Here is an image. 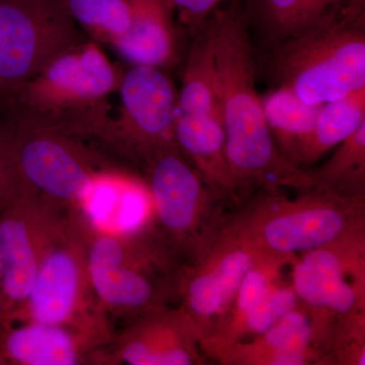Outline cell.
Here are the masks:
<instances>
[{
  "label": "cell",
  "instance_id": "obj_15",
  "mask_svg": "<svg viewBox=\"0 0 365 365\" xmlns=\"http://www.w3.org/2000/svg\"><path fill=\"white\" fill-rule=\"evenodd\" d=\"M208 359L181 307L165 306L129 319L103 349L102 364L200 365Z\"/></svg>",
  "mask_w": 365,
  "mask_h": 365
},
{
  "label": "cell",
  "instance_id": "obj_27",
  "mask_svg": "<svg viewBox=\"0 0 365 365\" xmlns=\"http://www.w3.org/2000/svg\"><path fill=\"white\" fill-rule=\"evenodd\" d=\"M18 185L11 135L0 130V204L13 193Z\"/></svg>",
  "mask_w": 365,
  "mask_h": 365
},
{
  "label": "cell",
  "instance_id": "obj_12",
  "mask_svg": "<svg viewBox=\"0 0 365 365\" xmlns=\"http://www.w3.org/2000/svg\"><path fill=\"white\" fill-rule=\"evenodd\" d=\"M290 284L299 302L337 318L365 313V227L292 262Z\"/></svg>",
  "mask_w": 365,
  "mask_h": 365
},
{
  "label": "cell",
  "instance_id": "obj_10",
  "mask_svg": "<svg viewBox=\"0 0 365 365\" xmlns=\"http://www.w3.org/2000/svg\"><path fill=\"white\" fill-rule=\"evenodd\" d=\"M85 40L62 0H0V93L11 97Z\"/></svg>",
  "mask_w": 365,
  "mask_h": 365
},
{
  "label": "cell",
  "instance_id": "obj_21",
  "mask_svg": "<svg viewBox=\"0 0 365 365\" xmlns=\"http://www.w3.org/2000/svg\"><path fill=\"white\" fill-rule=\"evenodd\" d=\"M365 125V88L322 104L302 165L309 169Z\"/></svg>",
  "mask_w": 365,
  "mask_h": 365
},
{
  "label": "cell",
  "instance_id": "obj_23",
  "mask_svg": "<svg viewBox=\"0 0 365 365\" xmlns=\"http://www.w3.org/2000/svg\"><path fill=\"white\" fill-rule=\"evenodd\" d=\"M76 25L96 42L113 45L130 25L129 0H62Z\"/></svg>",
  "mask_w": 365,
  "mask_h": 365
},
{
  "label": "cell",
  "instance_id": "obj_9",
  "mask_svg": "<svg viewBox=\"0 0 365 365\" xmlns=\"http://www.w3.org/2000/svg\"><path fill=\"white\" fill-rule=\"evenodd\" d=\"M9 125L19 182L46 198L76 209L96 175L109 168L78 137L19 115Z\"/></svg>",
  "mask_w": 365,
  "mask_h": 365
},
{
  "label": "cell",
  "instance_id": "obj_2",
  "mask_svg": "<svg viewBox=\"0 0 365 365\" xmlns=\"http://www.w3.org/2000/svg\"><path fill=\"white\" fill-rule=\"evenodd\" d=\"M365 200L325 190L261 192L239 204L223 230L262 253L294 258L365 227Z\"/></svg>",
  "mask_w": 365,
  "mask_h": 365
},
{
  "label": "cell",
  "instance_id": "obj_11",
  "mask_svg": "<svg viewBox=\"0 0 365 365\" xmlns=\"http://www.w3.org/2000/svg\"><path fill=\"white\" fill-rule=\"evenodd\" d=\"M117 93V116H107L102 140L143 167L160 151L177 146L178 91L163 69L132 66L122 73Z\"/></svg>",
  "mask_w": 365,
  "mask_h": 365
},
{
  "label": "cell",
  "instance_id": "obj_8",
  "mask_svg": "<svg viewBox=\"0 0 365 365\" xmlns=\"http://www.w3.org/2000/svg\"><path fill=\"white\" fill-rule=\"evenodd\" d=\"M74 210L20 182L0 204V297L6 321L25 304L43 257L66 232Z\"/></svg>",
  "mask_w": 365,
  "mask_h": 365
},
{
  "label": "cell",
  "instance_id": "obj_4",
  "mask_svg": "<svg viewBox=\"0 0 365 365\" xmlns=\"http://www.w3.org/2000/svg\"><path fill=\"white\" fill-rule=\"evenodd\" d=\"M91 287L111 318L131 319L179 297L186 263L153 225L126 235L91 234Z\"/></svg>",
  "mask_w": 365,
  "mask_h": 365
},
{
  "label": "cell",
  "instance_id": "obj_25",
  "mask_svg": "<svg viewBox=\"0 0 365 365\" xmlns=\"http://www.w3.org/2000/svg\"><path fill=\"white\" fill-rule=\"evenodd\" d=\"M330 364H365V313L337 318Z\"/></svg>",
  "mask_w": 365,
  "mask_h": 365
},
{
  "label": "cell",
  "instance_id": "obj_7",
  "mask_svg": "<svg viewBox=\"0 0 365 365\" xmlns=\"http://www.w3.org/2000/svg\"><path fill=\"white\" fill-rule=\"evenodd\" d=\"M143 168L153 207L151 225L186 265L195 263L225 227V201L178 145L160 151Z\"/></svg>",
  "mask_w": 365,
  "mask_h": 365
},
{
  "label": "cell",
  "instance_id": "obj_14",
  "mask_svg": "<svg viewBox=\"0 0 365 365\" xmlns=\"http://www.w3.org/2000/svg\"><path fill=\"white\" fill-rule=\"evenodd\" d=\"M337 317L302 304L269 330L235 343L215 357L225 365L330 364Z\"/></svg>",
  "mask_w": 365,
  "mask_h": 365
},
{
  "label": "cell",
  "instance_id": "obj_26",
  "mask_svg": "<svg viewBox=\"0 0 365 365\" xmlns=\"http://www.w3.org/2000/svg\"><path fill=\"white\" fill-rule=\"evenodd\" d=\"M227 1L247 2L248 0H170V4L182 25L194 36L220 4Z\"/></svg>",
  "mask_w": 365,
  "mask_h": 365
},
{
  "label": "cell",
  "instance_id": "obj_5",
  "mask_svg": "<svg viewBox=\"0 0 365 365\" xmlns=\"http://www.w3.org/2000/svg\"><path fill=\"white\" fill-rule=\"evenodd\" d=\"M277 86L322 105L365 88V9L336 14L271 47Z\"/></svg>",
  "mask_w": 365,
  "mask_h": 365
},
{
  "label": "cell",
  "instance_id": "obj_13",
  "mask_svg": "<svg viewBox=\"0 0 365 365\" xmlns=\"http://www.w3.org/2000/svg\"><path fill=\"white\" fill-rule=\"evenodd\" d=\"M261 254L222 228L208 251L186 265L180 280V307L193 322L200 340L227 314L245 275Z\"/></svg>",
  "mask_w": 365,
  "mask_h": 365
},
{
  "label": "cell",
  "instance_id": "obj_6",
  "mask_svg": "<svg viewBox=\"0 0 365 365\" xmlns=\"http://www.w3.org/2000/svg\"><path fill=\"white\" fill-rule=\"evenodd\" d=\"M91 232L74 210L66 232L46 252L25 304L9 322L69 327L111 343V319L101 306L88 274Z\"/></svg>",
  "mask_w": 365,
  "mask_h": 365
},
{
  "label": "cell",
  "instance_id": "obj_24",
  "mask_svg": "<svg viewBox=\"0 0 365 365\" xmlns=\"http://www.w3.org/2000/svg\"><path fill=\"white\" fill-rule=\"evenodd\" d=\"M299 302V297L290 283L287 284L280 280L274 283L267 294L252 307L251 311L242 319L230 346L265 333Z\"/></svg>",
  "mask_w": 365,
  "mask_h": 365
},
{
  "label": "cell",
  "instance_id": "obj_3",
  "mask_svg": "<svg viewBox=\"0 0 365 365\" xmlns=\"http://www.w3.org/2000/svg\"><path fill=\"white\" fill-rule=\"evenodd\" d=\"M122 73L98 42L83 41L11 96L16 115L78 138H101L110 111L108 100L119 88Z\"/></svg>",
  "mask_w": 365,
  "mask_h": 365
},
{
  "label": "cell",
  "instance_id": "obj_17",
  "mask_svg": "<svg viewBox=\"0 0 365 365\" xmlns=\"http://www.w3.org/2000/svg\"><path fill=\"white\" fill-rule=\"evenodd\" d=\"M76 210L91 234H130L153 222L145 181L112 167L96 175Z\"/></svg>",
  "mask_w": 365,
  "mask_h": 365
},
{
  "label": "cell",
  "instance_id": "obj_18",
  "mask_svg": "<svg viewBox=\"0 0 365 365\" xmlns=\"http://www.w3.org/2000/svg\"><path fill=\"white\" fill-rule=\"evenodd\" d=\"M130 25L112 47L131 66L163 67L177 59L178 36L170 0H129Z\"/></svg>",
  "mask_w": 365,
  "mask_h": 365
},
{
  "label": "cell",
  "instance_id": "obj_19",
  "mask_svg": "<svg viewBox=\"0 0 365 365\" xmlns=\"http://www.w3.org/2000/svg\"><path fill=\"white\" fill-rule=\"evenodd\" d=\"M365 9V0H248L250 25L270 47L334 14Z\"/></svg>",
  "mask_w": 365,
  "mask_h": 365
},
{
  "label": "cell",
  "instance_id": "obj_20",
  "mask_svg": "<svg viewBox=\"0 0 365 365\" xmlns=\"http://www.w3.org/2000/svg\"><path fill=\"white\" fill-rule=\"evenodd\" d=\"M269 130L281 155L302 168V157L322 105H312L282 86H276L261 96Z\"/></svg>",
  "mask_w": 365,
  "mask_h": 365
},
{
  "label": "cell",
  "instance_id": "obj_28",
  "mask_svg": "<svg viewBox=\"0 0 365 365\" xmlns=\"http://www.w3.org/2000/svg\"><path fill=\"white\" fill-rule=\"evenodd\" d=\"M1 272H2V263H1V258H0V277H1ZM4 322H6V314H4V304H2L1 297H0V325H1L2 323H4Z\"/></svg>",
  "mask_w": 365,
  "mask_h": 365
},
{
  "label": "cell",
  "instance_id": "obj_22",
  "mask_svg": "<svg viewBox=\"0 0 365 365\" xmlns=\"http://www.w3.org/2000/svg\"><path fill=\"white\" fill-rule=\"evenodd\" d=\"M337 148L323 165L307 169L312 185L336 195L365 199V125Z\"/></svg>",
  "mask_w": 365,
  "mask_h": 365
},
{
  "label": "cell",
  "instance_id": "obj_16",
  "mask_svg": "<svg viewBox=\"0 0 365 365\" xmlns=\"http://www.w3.org/2000/svg\"><path fill=\"white\" fill-rule=\"evenodd\" d=\"M110 342L69 327L36 322L0 325V364H100Z\"/></svg>",
  "mask_w": 365,
  "mask_h": 365
},
{
  "label": "cell",
  "instance_id": "obj_1",
  "mask_svg": "<svg viewBox=\"0 0 365 365\" xmlns=\"http://www.w3.org/2000/svg\"><path fill=\"white\" fill-rule=\"evenodd\" d=\"M213 71L225 151L239 204L250 191L311 188L307 170L281 155L269 130L256 88V64L246 9L230 2L211 14ZM237 204V205H239Z\"/></svg>",
  "mask_w": 365,
  "mask_h": 365
}]
</instances>
